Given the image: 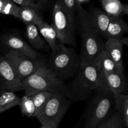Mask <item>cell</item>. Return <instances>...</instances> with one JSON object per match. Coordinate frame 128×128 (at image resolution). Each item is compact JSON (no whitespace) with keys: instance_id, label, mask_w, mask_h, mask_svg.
Wrapping results in <instances>:
<instances>
[{"instance_id":"cell-1","label":"cell","mask_w":128,"mask_h":128,"mask_svg":"<svg viewBox=\"0 0 128 128\" xmlns=\"http://www.w3.org/2000/svg\"><path fill=\"white\" fill-rule=\"evenodd\" d=\"M75 78L68 88V96L71 101L86 100L93 91L101 87V73L94 64L81 60Z\"/></svg>"},{"instance_id":"cell-2","label":"cell","mask_w":128,"mask_h":128,"mask_svg":"<svg viewBox=\"0 0 128 128\" xmlns=\"http://www.w3.org/2000/svg\"><path fill=\"white\" fill-rule=\"evenodd\" d=\"M25 94L32 96L41 91L61 93L68 98V88L64 81L59 80L55 74L45 64L22 81Z\"/></svg>"},{"instance_id":"cell-3","label":"cell","mask_w":128,"mask_h":128,"mask_svg":"<svg viewBox=\"0 0 128 128\" xmlns=\"http://www.w3.org/2000/svg\"><path fill=\"white\" fill-rule=\"evenodd\" d=\"M76 12L80 21L82 41L80 58L82 61L93 63L99 54L104 49V43L100 36L91 28L88 20L87 11L78 1L76 4Z\"/></svg>"},{"instance_id":"cell-4","label":"cell","mask_w":128,"mask_h":128,"mask_svg":"<svg viewBox=\"0 0 128 128\" xmlns=\"http://www.w3.org/2000/svg\"><path fill=\"white\" fill-rule=\"evenodd\" d=\"M81 61L80 56L74 49L61 44L58 51L52 52L46 65L59 80L64 81L76 74Z\"/></svg>"},{"instance_id":"cell-5","label":"cell","mask_w":128,"mask_h":128,"mask_svg":"<svg viewBox=\"0 0 128 128\" xmlns=\"http://www.w3.org/2000/svg\"><path fill=\"white\" fill-rule=\"evenodd\" d=\"M96 91V94L89 102L86 110V128H95L110 117L114 103L113 94L110 91L100 87Z\"/></svg>"},{"instance_id":"cell-6","label":"cell","mask_w":128,"mask_h":128,"mask_svg":"<svg viewBox=\"0 0 128 128\" xmlns=\"http://www.w3.org/2000/svg\"><path fill=\"white\" fill-rule=\"evenodd\" d=\"M71 105V100L63 94L53 93L44 108L36 116L41 124H52L58 127Z\"/></svg>"},{"instance_id":"cell-7","label":"cell","mask_w":128,"mask_h":128,"mask_svg":"<svg viewBox=\"0 0 128 128\" xmlns=\"http://www.w3.org/2000/svg\"><path fill=\"white\" fill-rule=\"evenodd\" d=\"M52 25L62 44H74V17L71 16L64 9L58 0H56L54 5Z\"/></svg>"},{"instance_id":"cell-8","label":"cell","mask_w":128,"mask_h":128,"mask_svg":"<svg viewBox=\"0 0 128 128\" xmlns=\"http://www.w3.org/2000/svg\"><path fill=\"white\" fill-rule=\"evenodd\" d=\"M4 57L9 61L21 82L38 69L46 64V62L42 60L32 59L11 50L8 51Z\"/></svg>"},{"instance_id":"cell-9","label":"cell","mask_w":128,"mask_h":128,"mask_svg":"<svg viewBox=\"0 0 128 128\" xmlns=\"http://www.w3.org/2000/svg\"><path fill=\"white\" fill-rule=\"evenodd\" d=\"M22 90L20 80L11 65L4 56H0V91H17Z\"/></svg>"},{"instance_id":"cell-10","label":"cell","mask_w":128,"mask_h":128,"mask_svg":"<svg viewBox=\"0 0 128 128\" xmlns=\"http://www.w3.org/2000/svg\"><path fill=\"white\" fill-rule=\"evenodd\" d=\"M0 40L10 50L23 54L32 59H39V54L18 34L7 33L1 36Z\"/></svg>"},{"instance_id":"cell-11","label":"cell","mask_w":128,"mask_h":128,"mask_svg":"<svg viewBox=\"0 0 128 128\" xmlns=\"http://www.w3.org/2000/svg\"><path fill=\"white\" fill-rule=\"evenodd\" d=\"M101 87L109 90L112 94L123 93L126 88V80L124 72H102Z\"/></svg>"},{"instance_id":"cell-12","label":"cell","mask_w":128,"mask_h":128,"mask_svg":"<svg viewBox=\"0 0 128 128\" xmlns=\"http://www.w3.org/2000/svg\"><path fill=\"white\" fill-rule=\"evenodd\" d=\"M88 14V20L91 28L98 36H104L111 16L103 10L92 8Z\"/></svg>"},{"instance_id":"cell-13","label":"cell","mask_w":128,"mask_h":128,"mask_svg":"<svg viewBox=\"0 0 128 128\" xmlns=\"http://www.w3.org/2000/svg\"><path fill=\"white\" fill-rule=\"evenodd\" d=\"M124 44H128V39L124 37L107 39V41L104 43L105 50L109 52L118 68L121 72H124L122 61V50Z\"/></svg>"},{"instance_id":"cell-14","label":"cell","mask_w":128,"mask_h":128,"mask_svg":"<svg viewBox=\"0 0 128 128\" xmlns=\"http://www.w3.org/2000/svg\"><path fill=\"white\" fill-rule=\"evenodd\" d=\"M37 28L40 33L51 48L52 52L58 51L62 43L60 41L57 32L52 25L43 21L40 24L37 25Z\"/></svg>"},{"instance_id":"cell-15","label":"cell","mask_w":128,"mask_h":128,"mask_svg":"<svg viewBox=\"0 0 128 128\" xmlns=\"http://www.w3.org/2000/svg\"><path fill=\"white\" fill-rule=\"evenodd\" d=\"M128 26L120 16L111 17L104 37L106 39L120 38L128 32Z\"/></svg>"},{"instance_id":"cell-16","label":"cell","mask_w":128,"mask_h":128,"mask_svg":"<svg viewBox=\"0 0 128 128\" xmlns=\"http://www.w3.org/2000/svg\"><path fill=\"white\" fill-rule=\"evenodd\" d=\"M93 63L101 73L105 72L120 71L116 66L114 61L111 58L110 54L105 48L99 54Z\"/></svg>"},{"instance_id":"cell-17","label":"cell","mask_w":128,"mask_h":128,"mask_svg":"<svg viewBox=\"0 0 128 128\" xmlns=\"http://www.w3.org/2000/svg\"><path fill=\"white\" fill-rule=\"evenodd\" d=\"M25 36L34 49L46 50L48 48L46 41L41 38L36 25L26 24Z\"/></svg>"},{"instance_id":"cell-18","label":"cell","mask_w":128,"mask_h":128,"mask_svg":"<svg viewBox=\"0 0 128 128\" xmlns=\"http://www.w3.org/2000/svg\"><path fill=\"white\" fill-rule=\"evenodd\" d=\"M18 19L26 24L38 25L43 21L38 10L28 6H20Z\"/></svg>"},{"instance_id":"cell-19","label":"cell","mask_w":128,"mask_h":128,"mask_svg":"<svg viewBox=\"0 0 128 128\" xmlns=\"http://www.w3.org/2000/svg\"><path fill=\"white\" fill-rule=\"evenodd\" d=\"M116 108L121 115L122 123L125 127H128V96L123 93L113 94Z\"/></svg>"},{"instance_id":"cell-20","label":"cell","mask_w":128,"mask_h":128,"mask_svg":"<svg viewBox=\"0 0 128 128\" xmlns=\"http://www.w3.org/2000/svg\"><path fill=\"white\" fill-rule=\"evenodd\" d=\"M21 98L14 94V91H6L0 94V114L14 106H18Z\"/></svg>"},{"instance_id":"cell-21","label":"cell","mask_w":128,"mask_h":128,"mask_svg":"<svg viewBox=\"0 0 128 128\" xmlns=\"http://www.w3.org/2000/svg\"><path fill=\"white\" fill-rule=\"evenodd\" d=\"M101 2L103 11L111 17L122 14V4L120 0H101Z\"/></svg>"},{"instance_id":"cell-22","label":"cell","mask_w":128,"mask_h":128,"mask_svg":"<svg viewBox=\"0 0 128 128\" xmlns=\"http://www.w3.org/2000/svg\"><path fill=\"white\" fill-rule=\"evenodd\" d=\"M54 92L50 91H41L31 96L35 107V117L44 108Z\"/></svg>"},{"instance_id":"cell-23","label":"cell","mask_w":128,"mask_h":128,"mask_svg":"<svg viewBox=\"0 0 128 128\" xmlns=\"http://www.w3.org/2000/svg\"><path fill=\"white\" fill-rule=\"evenodd\" d=\"M19 106L22 115L28 118L35 117V107L31 96L26 94L22 96Z\"/></svg>"},{"instance_id":"cell-24","label":"cell","mask_w":128,"mask_h":128,"mask_svg":"<svg viewBox=\"0 0 128 128\" xmlns=\"http://www.w3.org/2000/svg\"><path fill=\"white\" fill-rule=\"evenodd\" d=\"M122 126L123 123L121 115L119 112H115L95 128H120Z\"/></svg>"},{"instance_id":"cell-25","label":"cell","mask_w":128,"mask_h":128,"mask_svg":"<svg viewBox=\"0 0 128 128\" xmlns=\"http://www.w3.org/2000/svg\"><path fill=\"white\" fill-rule=\"evenodd\" d=\"M20 6L12 2L11 0H4L0 14L5 15H11L18 18Z\"/></svg>"},{"instance_id":"cell-26","label":"cell","mask_w":128,"mask_h":128,"mask_svg":"<svg viewBox=\"0 0 128 128\" xmlns=\"http://www.w3.org/2000/svg\"><path fill=\"white\" fill-rule=\"evenodd\" d=\"M61 6L72 17H74L76 12V0H58Z\"/></svg>"},{"instance_id":"cell-27","label":"cell","mask_w":128,"mask_h":128,"mask_svg":"<svg viewBox=\"0 0 128 128\" xmlns=\"http://www.w3.org/2000/svg\"><path fill=\"white\" fill-rule=\"evenodd\" d=\"M11 1L16 4L18 6H28L39 10L36 0H11Z\"/></svg>"},{"instance_id":"cell-28","label":"cell","mask_w":128,"mask_h":128,"mask_svg":"<svg viewBox=\"0 0 128 128\" xmlns=\"http://www.w3.org/2000/svg\"><path fill=\"white\" fill-rule=\"evenodd\" d=\"M53 0H36L38 10H43L48 7Z\"/></svg>"},{"instance_id":"cell-29","label":"cell","mask_w":128,"mask_h":128,"mask_svg":"<svg viewBox=\"0 0 128 128\" xmlns=\"http://www.w3.org/2000/svg\"><path fill=\"white\" fill-rule=\"evenodd\" d=\"M128 6L127 4H122V14H128Z\"/></svg>"},{"instance_id":"cell-30","label":"cell","mask_w":128,"mask_h":128,"mask_svg":"<svg viewBox=\"0 0 128 128\" xmlns=\"http://www.w3.org/2000/svg\"><path fill=\"white\" fill-rule=\"evenodd\" d=\"M40 128H58V126L52 124H42Z\"/></svg>"},{"instance_id":"cell-31","label":"cell","mask_w":128,"mask_h":128,"mask_svg":"<svg viewBox=\"0 0 128 128\" xmlns=\"http://www.w3.org/2000/svg\"><path fill=\"white\" fill-rule=\"evenodd\" d=\"M77 1H78L80 3H82V2H88L89 0H76Z\"/></svg>"},{"instance_id":"cell-32","label":"cell","mask_w":128,"mask_h":128,"mask_svg":"<svg viewBox=\"0 0 128 128\" xmlns=\"http://www.w3.org/2000/svg\"><path fill=\"white\" fill-rule=\"evenodd\" d=\"M120 128H124L123 127V126H121V127H120Z\"/></svg>"}]
</instances>
